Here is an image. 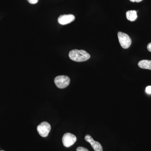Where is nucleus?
Returning <instances> with one entry per match:
<instances>
[{
  "mask_svg": "<svg viewBox=\"0 0 151 151\" xmlns=\"http://www.w3.org/2000/svg\"></svg>",
  "mask_w": 151,
  "mask_h": 151,
  "instance_id": "2eb2a0df",
  "label": "nucleus"
},
{
  "mask_svg": "<svg viewBox=\"0 0 151 151\" xmlns=\"http://www.w3.org/2000/svg\"><path fill=\"white\" fill-rule=\"evenodd\" d=\"M31 4H35L37 3L38 0H27Z\"/></svg>",
  "mask_w": 151,
  "mask_h": 151,
  "instance_id": "f8f14e48",
  "label": "nucleus"
},
{
  "mask_svg": "<svg viewBox=\"0 0 151 151\" xmlns=\"http://www.w3.org/2000/svg\"><path fill=\"white\" fill-rule=\"evenodd\" d=\"M75 19V17L72 14L62 15L58 18V21L60 24L65 25L72 22Z\"/></svg>",
  "mask_w": 151,
  "mask_h": 151,
  "instance_id": "0eeeda50",
  "label": "nucleus"
},
{
  "mask_svg": "<svg viewBox=\"0 0 151 151\" xmlns=\"http://www.w3.org/2000/svg\"><path fill=\"white\" fill-rule=\"evenodd\" d=\"M147 47L148 50L151 52V42L148 45Z\"/></svg>",
  "mask_w": 151,
  "mask_h": 151,
  "instance_id": "4468645a",
  "label": "nucleus"
},
{
  "mask_svg": "<svg viewBox=\"0 0 151 151\" xmlns=\"http://www.w3.org/2000/svg\"><path fill=\"white\" fill-rule=\"evenodd\" d=\"M76 140L75 135L69 133H65L63 137V144L66 147H69L74 145Z\"/></svg>",
  "mask_w": 151,
  "mask_h": 151,
  "instance_id": "39448f33",
  "label": "nucleus"
},
{
  "mask_svg": "<svg viewBox=\"0 0 151 151\" xmlns=\"http://www.w3.org/2000/svg\"><path fill=\"white\" fill-rule=\"evenodd\" d=\"M146 92L148 94H151V86H148L146 87Z\"/></svg>",
  "mask_w": 151,
  "mask_h": 151,
  "instance_id": "9b49d317",
  "label": "nucleus"
},
{
  "mask_svg": "<svg viewBox=\"0 0 151 151\" xmlns=\"http://www.w3.org/2000/svg\"><path fill=\"white\" fill-rule=\"evenodd\" d=\"M131 2H137L139 3L140 2L142 1L143 0H130Z\"/></svg>",
  "mask_w": 151,
  "mask_h": 151,
  "instance_id": "ddd939ff",
  "label": "nucleus"
},
{
  "mask_svg": "<svg viewBox=\"0 0 151 151\" xmlns=\"http://www.w3.org/2000/svg\"><path fill=\"white\" fill-rule=\"evenodd\" d=\"M127 19L131 22L134 21L137 18V12L135 10L129 11L126 13Z\"/></svg>",
  "mask_w": 151,
  "mask_h": 151,
  "instance_id": "1a4fd4ad",
  "label": "nucleus"
},
{
  "mask_svg": "<svg viewBox=\"0 0 151 151\" xmlns=\"http://www.w3.org/2000/svg\"><path fill=\"white\" fill-rule=\"evenodd\" d=\"M54 82L58 88L63 89L69 85L70 79V78L66 76H59L55 78Z\"/></svg>",
  "mask_w": 151,
  "mask_h": 151,
  "instance_id": "7ed1b4c3",
  "label": "nucleus"
},
{
  "mask_svg": "<svg viewBox=\"0 0 151 151\" xmlns=\"http://www.w3.org/2000/svg\"><path fill=\"white\" fill-rule=\"evenodd\" d=\"M138 65L141 68L151 70V60H143L138 63Z\"/></svg>",
  "mask_w": 151,
  "mask_h": 151,
  "instance_id": "6e6552de",
  "label": "nucleus"
},
{
  "mask_svg": "<svg viewBox=\"0 0 151 151\" xmlns=\"http://www.w3.org/2000/svg\"><path fill=\"white\" fill-rule=\"evenodd\" d=\"M118 38L120 45L123 48H129L132 44V40L127 34L119 32L118 34Z\"/></svg>",
  "mask_w": 151,
  "mask_h": 151,
  "instance_id": "f03ea898",
  "label": "nucleus"
},
{
  "mask_svg": "<svg viewBox=\"0 0 151 151\" xmlns=\"http://www.w3.org/2000/svg\"><path fill=\"white\" fill-rule=\"evenodd\" d=\"M69 57L73 61L81 62L88 60L90 58V55L85 50L75 49L70 51Z\"/></svg>",
  "mask_w": 151,
  "mask_h": 151,
  "instance_id": "f257e3e1",
  "label": "nucleus"
},
{
  "mask_svg": "<svg viewBox=\"0 0 151 151\" xmlns=\"http://www.w3.org/2000/svg\"><path fill=\"white\" fill-rule=\"evenodd\" d=\"M85 139L86 142L90 143L94 151H103V147L101 144L98 142L94 141L90 135L88 134L86 135L85 137Z\"/></svg>",
  "mask_w": 151,
  "mask_h": 151,
  "instance_id": "423d86ee",
  "label": "nucleus"
},
{
  "mask_svg": "<svg viewBox=\"0 0 151 151\" xmlns=\"http://www.w3.org/2000/svg\"><path fill=\"white\" fill-rule=\"evenodd\" d=\"M76 151H89V150H87L86 148L83 147H78L76 149Z\"/></svg>",
  "mask_w": 151,
  "mask_h": 151,
  "instance_id": "9d476101",
  "label": "nucleus"
},
{
  "mask_svg": "<svg viewBox=\"0 0 151 151\" xmlns=\"http://www.w3.org/2000/svg\"><path fill=\"white\" fill-rule=\"evenodd\" d=\"M51 130V126L48 122H45L41 123L37 127V132L39 134L43 137H45L48 135Z\"/></svg>",
  "mask_w": 151,
  "mask_h": 151,
  "instance_id": "20e7f679",
  "label": "nucleus"
}]
</instances>
